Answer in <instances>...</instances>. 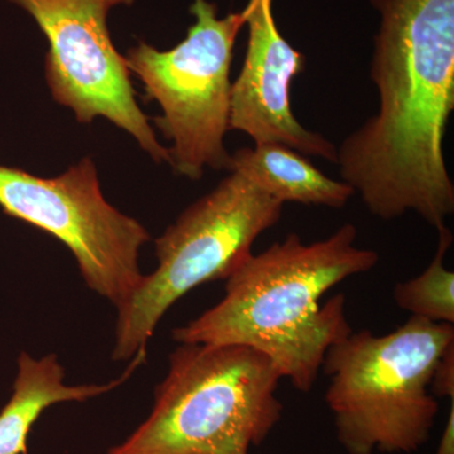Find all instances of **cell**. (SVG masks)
I'll return each mask as SVG.
<instances>
[{
  "instance_id": "cell-5",
  "label": "cell",
  "mask_w": 454,
  "mask_h": 454,
  "mask_svg": "<svg viewBox=\"0 0 454 454\" xmlns=\"http://www.w3.org/2000/svg\"><path fill=\"white\" fill-rule=\"evenodd\" d=\"M283 206L238 170L188 206L155 239V270L116 309L114 360L146 351L160 319L188 292L231 277L252 255L256 239L279 223Z\"/></svg>"
},
{
  "instance_id": "cell-10",
  "label": "cell",
  "mask_w": 454,
  "mask_h": 454,
  "mask_svg": "<svg viewBox=\"0 0 454 454\" xmlns=\"http://www.w3.org/2000/svg\"><path fill=\"white\" fill-rule=\"evenodd\" d=\"M140 351L115 380L106 384L67 385L65 369L55 354L33 358L22 352L13 395L0 411V454H27V438L41 414L50 406L66 402H88L124 384L145 363Z\"/></svg>"
},
{
  "instance_id": "cell-4",
  "label": "cell",
  "mask_w": 454,
  "mask_h": 454,
  "mask_svg": "<svg viewBox=\"0 0 454 454\" xmlns=\"http://www.w3.org/2000/svg\"><path fill=\"white\" fill-rule=\"evenodd\" d=\"M453 325L411 316L394 333H351L328 348L325 403L348 454L413 453L428 442L439 411L430 391Z\"/></svg>"
},
{
  "instance_id": "cell-6",
  "label": "cell",
  "mask_w": 454,
  "mask_h": 454,
  "mask_svg": "<svg viewBox=\"0 0 454 454\" xmlns=\"http://www.w3.org/2000/svg\"><path fill=\"white\" fill-rule=\"evenodd\" d=\"M196 22L187 37L168 51L140 41L125 62L145 91V100L160 104L155 127L172 142L169 166L176 175L200 181L206 168H231L225 137L231 112L232 52L247 25V9L225 18L207 0H193Z\"/></svg>"
},
{
  "instance_id": "cell-2",
  "label": "cell",
  "mask_w": 454,
  "mask_h": 454,
  "mask_svg": "<svg viewBox=\"0 0 454 454\" xmlns=\"http://www.w3.org/2000/svg\"><path fill=\"white\" fill-rule=\"evenodd\" d=\"M357 229L345 223L324 240L304 244L293 232L264 252L252 254L227 278L225 297L186 325L177 343L240 345L256 349L301 393L318 378L325 352L352 333L346 298L325 293L379 262L375 250L355 245Z\"/></svg>"
},
{
  "instance_id": "cell-1",
  "label": "cell",
  "mask_w": 454,
  "mask_h": 454,
  "mask_svg": "<svg viewBox=\"0 0 454 454\" xmlns=\"http://www.w3.org/2000/svg\"><path fill=\"white\" fill-rule=\"evenodd\" d=\"M381 16L370 76L378 113L337 148L340 178L373 216L454 212L443 140L454 110V0H370Z\"/></svg>"
},
{
  "instance_id": "cell-13",
  "label": "cell",
  "mask_w": 454,
  "mask_h": 454,
  "mask_svg": "<svg viewBox=\"0 0 454 454\" xmlns=\"http://www.w3.org/2000/svg\"><path fill=\"white\" fill-rule=\"evenodd\" d=\"M430 391L433 395L443 399L454 400V343L448 346L439 358L437 367L433 373L430 382Z\"/></svg>"
},
{
  "instance_id": "cell-7",
  "label": "cell",
  "mask_w": 454,
  "mask_h": 454,
  "mask_svg": "<svg viewBox=\"0 0 454 454\" xmlns=\"http://www.w3.org/2000/svg\"><path fill=\"white\" fill-rule=\"evenodd\" d=\"M0 208L66 245L86 286L116 309L145 276L139 253L151 235L106 201L91 158L53 178L0 164Z\"/></svg>"
},
{
  "instance_id": "cell-3",
  "label": "cell",
  "mask_w": 454,
  "mask_h": 454,
  "mask_svg": "<svg viewBox=\"0 0 454 454\" xmlns=\"http://www.w3.org/2000/svg\"><path fill=\"white\" fill-rule=\"evenodd\" d=\"M280 379L247 346L179 343L151 414L107 454H249L282 418Z\"/></svg>"
},
{
  "instance_id": "cell-9",
  "label": "cell",
  "mask_w": 454,
  "mask_h": 454,
  "mask_svg": "<svg viewBox=\"0 0 454 454\" xmlns=\"http://www.w3.org/2000/svg\"><path fill=\"white\" fill-rule=\"evenodd\" d=\"M271 3L250 0L245 8L249 41L243 68L232 82L230 130L247 134L255 145L279 143L336 163L337 146L306 129L292 112V82L306 68V57L280 35Z\"/></svg>"
},
{
  "instance_id": "cell-12",
  "label": "cell",
  "mask_w": 454,
  "mask_h": 454,
  "mask_svg": "<svg viewBox=\"0 0 454 454\" xmlns=\"http://www.w3.org/2000/svg\"><path fill=\"white\" fill-rule=\"evenodd\" d=\"M438 245L434 258L420 276L397 283L394 301L411 316L434 324H454V274L444 267V258L453 243L447 226L437 230Z\"/></svg>"
},
{
  "instance_id": "cell-11",
  "label": "cell",
  "mask_w": 454,
  "mask_h": 454,
  "mask_svg": "<svg viewBox=\"0 0 454 454\" xmlns=\"http://www.w3.org/2000/svg\"><path fill=\"white\" fill-rule=\"evenodd\" d=\"M230 170H238L282 203L342 208L355 195L348 184L327 177L306 155L279 143L238 149L231 154Z\"/></svg>"
},
{
  "instance_id": "cell-8",
  "label": "cell",
  "mask_w": 454,
  "mask_h": 454,
  "mask_svg": "<svg viewBox=\"0 0 454 454\" xmlns=\"http://www.w3.org/2000/svg\"><path fill=\"white\" fill-rule=\"evenodd\" d=\"M25 9L49 41L44 77L53 100L90 124L107 119L138 142L155 163H168V148L158 142L137 101L125 57L116 51L107 14L136 0H9Z\"/></svg>"
},
{
  "instance_id": "cell-14",
  "label": "cell",
  "mask_w": 454,
  "mask_h": 454,
  "mask_svg": "<svg viewBox=\"0 0 454 454\" xmlns=\"http://www.w3.org/2000/svg\"><path fill=\"white\" fill-rule=\"evenodd\" d=\"M434 454H454V400H450V415Z\"/></svg>"
}]
</instances>
